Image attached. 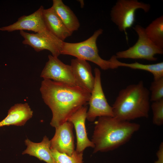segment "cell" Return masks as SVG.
Wrapping results in <instances>:
<instances>
[{
    "instance_id": "cell-1",
    "label": "cell",
    "mask_w": 163,
    "mask_h": 163,
    "mask_svg": "<svg viewBox=\"0 0 163 163\" xmlns=\"http://www.w3.org/2000/svg\"><path fill=\"white\" fill-rule=\"evenodd\" d=\"M40 89L44 103L52 111L50 124L55 128L87 105L91 96L90 93L78 86L49 79H43Z\"/></svg>"
},
{
    "instance_id": "cell-2",
    "label": "cell",
    "mask_w": 163,
    "mask_h": 163,
    "mask_svg": "<svg viewBox=\"0 0 163 163\" xmlns=\"http://www.w3.org/2000/svg\"><path fill=\"white\" fill-rule=\"evenodd\" d=\"M140 124L115 117H99L95 123L91 141L93 153L106 152L126 143L140 129Z\"/></svg>"
},
{
    "instance_id": "cell-3",
    "label": "cell",
    "mask_w": 163,
    "mask_h": 163,
    "mask_svg": "<svg viewBox=\"0 0 163 163\" xmlns=\"http://www.w3.org/2000/svg\"><path fill=\"white\" fill-rule=\"evenodd\" d=\"M150 95L142 81L121 89L112 106L114 117L129 121L141 117L148 118Z\"/></svg>"
},
{
    "instance_id": "cell-4",
    "label": "cell",
    "mask_w": 163,
    "mask_h": 163,
    "mask_svg": "<svg viewBox=\"0 0 163 163\" xmlns=\"http://www.w3.org/2000/svg\"><path fill=\"white\" fill-rule=\"evenodd\" d=\"M103 32V30L100 28L96 30L88 39L80 42L71 43L64 41L60 54L71 55L77 58L90 61L103 70L117 68L118 67L110 59H104L99 55L96 41Z\"/></svg>"
},
{
    "instance_id": "cell-5",
    "label": "cell",
    "mask_w": 163,
    "mask_h": 163,
    "mask_svg": "<svg viewBox=\"0 0 163 163\" xmlns=\"http://www.w3.org/2000/svg\"><path fill=\"white\" fill-rule=\"evenodd\" d=\"M138 36V40L133 46L125 50L119 51L115 55L118 59H144L155 61L156 54H162L163 50L156 46L148 37L145 28L139 24L133 27Z\"/></svg>"
},
{
    "instance_id": "cell-6",
    "label": "cell",
    "mask_w": 163,
    "mask_h": 163,
    "mask_svg": "<svg viewBox=\"0 0 163 163\" xmlns=\"http://www.w3.org/2000/svg\"><path fill=\"white\" fill-rule=\"evenodd\" d=\"M150 8L149 4L137 0H118L111 8V19L126 36V29L132 27L135 21L136 11L141 9L147 12Z\"/></svg>"
},
{
    "instance_id": "cell-7",
    "label": "cell",
    "mask_w": 163,
    "mask_h": 163,
    "mask_svg": "<svg viewBox=\"0 0 163 163\" xmlns=\"http://www.w3.org/2000/svg\"><path fill=\"white\" fill-rule=\"evenodd\" d=\"M44 9L43 7L41 6L33 13L28 15L21 16L15 22L2 27L0 28V30L8 32L17 30L33 31L62 46L64 41L61 40L51 34L45 24L42 14Z\"/></svg>"
},
{
    "instance_id": "cell-8",
    "label": "cell",
    "mask_w": 163,
    "mask_h": 163,
    "mask_svg": "<svg viewBox=\"0 0 163 163\" xmlns=\"http://www.w3.org/2000/svg\"><path fill=\"white\" fill-rule=\"evenodd\" d=\"M94 74V85L88 102L89 108L87 113L86 119L91 122L97 117H114L112 107L108 104L102 89L99 69L95 68Z\"/></svg>"
},
{
    "instance_id": "cell-9",
    "label": "cell",
    "mask_w": 163,
    "mask_h": 163,
    "mask_svg": "<svg viewBox=\"0 0 163 163\" xmlns=\"http://www.w3.org/2000/svg\"><path fill=\"white\" fill-rule=\"evenodd\" d=\"M48 57V60L41 73V77L43 79L77 85L70 65L64 64L58 57L52 55H49Z\"/></svg>"
},
{
    "instance_id": "cell-10",
    "label": "cell",
    "mask_w": 163,
    "mask_h": 163,
    "mask_svg": "<svg viewBox=\"0 0 163 163\" xmlns=\"http://www.w3.org/2000/svg\"><path fill=\"white\" fill-rule=\"evenodd\" d=\"M74 126L67 121L56 128L54 135L50 141L51 149L71 156L75 151Z\"/></svg>"
},
{
    "instance_id": "cell-11",
    "label": "cell",
    "mask_w": 163,
    "mask_h": 163,
    "mask_svg": "<svg viewBox=\"0 0 163 163\" xmlns=\"http://www.w3.org/2000/svg\"><path fill=\"white\" fill-rule=\"evenodd\" d=\"M87 110V104L82 107L67 121L72 123L74 127L77 139L75 150L79 152H83L87 147L94 148V147L93 143L88 138L86 132L85 122Z\"/></svg>"
},
{
    "instance_id": "cell-12",
    "label": "cell",
    "mask_w": 163,
    "mask_h": 163,
    "mask_svg": "<svg viewBox=\"0 0 163 163\" xmlns=\"http://www.w3.org/2000/svg\"><path fill=\"white\" fill-rule=\"evenodd\" d=\"M77 85L91 93L94 85L95 77L91 66L84 60L72 59L70 65Z\"/></svg>"
},
{
    "instance_id": "cell-13",
    "label": "cell",
    "mask_w": 163,
    "mask_h": 163,
    "mask_svg": "<svg viewBox=\"0 0 163 163\" xmlns=\"http://www.w3.org/2000/svg\"><path fill=\"white\" fill-rule=\"evenodd\" d=\"M20 34L24 38L22 43L30 46L36 51L47 50L53 56L57 57L61 54L62 46L46 37L37 33H29L23 30H20Z\"/></svg>"
},
{
    "instance_id": "cell-14",
    "label": "cell",
    "mask_w": 163,
    "mask_h": 163,
    "mask_svg": "<svg viewBox=\"0 0 163 163\" xmlns=\"http://www.w3.org/2000/svg\"><path fill=\"white\" fill-rule=\"evenodd\" d=\"M43 17L45 24L49 30L61 40H64L72 33L66 27L52 6L43 11Z\"/></svg>"
},
{
    "instance_id": "cell-15",
    "label": "cell",
    "mask_w": 163,
    "mask_h": 163,
    "mask_svg": "<svg viewBox=\"0 0 163 163\" xmlns=\"http://www.w3.org/2000/svg\"><path fill=\"white\" fill-rule=\"evenodd\" d=\"M33 115V111L28 103L15 104L8 110L7 116L0 122V127L23 126Z\"/></svg>"
},
{
    "instance_id": "cell-16",
    "label": "cell",
    "mask_w": 163,
    "mask_h": 163,
    "mask_svg": "<svg viewBox=\"0 0 163 163\" xmlns=\"http://www.w3.org/2000/svg\"><path fill=\"white\" fill-rule=\"evenodd\" d=\"M25 143L27 148L23 152V155L27 154L34 156L46 163H56L51 152L50 141L46 136L41 142L35 143L27 139Z\"/></svg>"
},
{
    "instance_id": "cell-17",
    "label": "cell",
    "mask_w": 163,
    "mask_h": 163,
    "mask_svg": "<svg viewBox=\"0 0 163 163\" xmlns=\"http://www.w3.org/2000/svg\"><path fill=\"white\" fill-rule=\"evenodd\" d=\"M67 29L72 33L77 30L80 24L77 17L61 0H53L52 6Z\"/></svg>"
},
{
    "instance_id": "cell-18",
    "label": "cell",
    "mask_w": 163,
    "mask_h": 163,
    "mask_svg": "<svg viewBox=\"0 0 163 163\" xmlns=\"http://www.w3.org/2000/svg\"><path fill=\"white\" fill-rule=\"evenodd\" d=\"M110 59L118 67H125L133 69L143 70L150 72L153 75L154 80L163 77V62L151 64H143L137 62L126 63L119 61L115 55L112 56Z\"/></svg>"
},
{
    "instance_id": "cell-19",
    "label": "cell",
    "mask_w": 163,
    "mask_h": 163,
    "mask_svg": "<svg viewBox=\"0 0 163 163\" xmlns=\"http://www.w3.org/2000/svg\"><path fill=\"white\" fill-rule=\"evenodd\" d=\"M149 39L157 47L163 50V16L155 19L145 28Z\"/></svg>"
},
{
    "instance_id": "cell-20",
    "label": "cell",
    "mask_w": 163,
    "mask_h": 163,
    "mask_svg": "<svg viewBox=\"0 0 163 163\" xmlns=\"http://www.w3.org/2000/svg\"><path fill=\"white\" fill-rule=\"evenodd\" d=\"M52 154L56 163H83V152H79L75 150L71 156L60 153L51 149Z\"/></svg>"
},
{
    "instance_id": "cell-21",
    "label": "cell",
    "mask_w": 163,
    "mask_h": 163,
    "mask_svg": "<svg viewBox=\"0 0 163 163\" xmlns=\"http://www.w3.org/2000/svg\"><path fill=\"white\" fill-rule=\"evenodd\" d=\"M150 90V101L154 102L163 99V77L154 80L151 84Z\"/></svg>"
},
{
    "instance_id": "cell-22",
    "label": "cell",
    "mask_w": 163,
    "mask_h": 163,
    "mask_svg": "<svg viewBox=\"0 0 163 163\" xmlns=\"http://www.w3.org/2000/svg\"><path fill=\"white\" fill-rule=\"evenodd\" d=\"M153 113V123L157 126L163 124V99L153 102L151 105Z\"/></svg>"
},
{
    "instance_id": "cell-23",
    "label": "cell",
    "mask_w": 163,
    "mask_h": 163,
    "mask_svg": "<svg viewBox=\"0 0 163 163\" xmlns=\"http://www.w3.org/2000/svg\"><path fill=\"white\" fill-rule=\"evenodd\" d=\"M156 155L158 159L155 161L154 163H163V143L162 142H161L160 145Z\"/></svg>"
}]
</instances>
